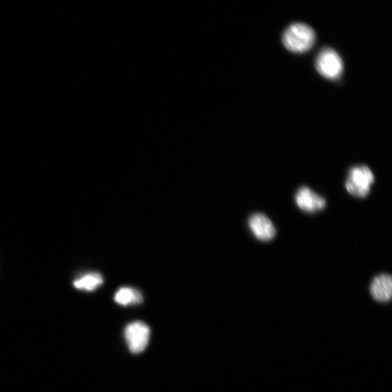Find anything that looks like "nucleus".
Instances as JSON below:
<instances>
[{"label":"nucleus","instance_id":"423d86ee","mask_svg":"<svg viewBox=\"0 0 392 392\" xmlns=\"http://www.w3.org/2000/svg\"><path fill=\"white\" fill-rule=\"evenodd\" d=\"M249 225L254 236L260 240L269 241L276 236V229L265 214H253L249 218Z\"/></svg>","mask_w":392,"mask_h":392},{"label":"nucleus","instance_id":"39448f33","mask_svg":"<svg viewBox=\"0 0 392 392\" xmlns=\"http://www.w3.org/2000/svg\"><path fill=\"white\" fill-rule=\"evenodd\" d=\"M296 203L300 209L309 213L320 211L327 205L325 199L307 187H301L297 192Z\"/></svg>","mask_w":392,"mask_h":392},{"label":"nucleus","instance_id":"20e7f679","mask_svg":"<svg viewBox=\"0 0 392 392\" xmlns=\"http://www.w3.org/2000/svg\"><path fill=\"white\" fill-rule=\"evenodd\" d=\"M125 334L130 350L134 354H139L149 342L151 331L146 324L138 321L129 324Z\"/></svg>","mask_w":392,"mask_h":392},{"label":"nucleus","instance_id":"0eeeda50","mask_svg":"<svg viewBox=\"0 0 392 392\" xmlns=\"http://www.w3.org/2000/svg\"><path fill=\"white\" fill-rule=\"evenodd\" d=\"M370 291L373 299L380 302H389L392 296V278L387 274L376 276L372 281Z\"/></svg>","mask_w":392,"mask_h":392},{"label":"nucleus","instance_id":"6e6552de","mask_svg":"<svg viewBox=\"0 0 392 392\" xmlns=\"http://www.w3.org/2000/svg\"><path fill=\"white\" fill-rule=\"evenodd\" d=\"M115 302L123 306L140 304L143 301V296L137 289L124 287L120 289L114 296Z\"/></svg>","mask_w":392,"mask_h":392},{"label":"nucleus","instance_id":"1a4fd4ad","mask_svg":"<svg viewBox=\"0 0 392 392\" xmlns=\"http://www.w3.org/2000/svg\"><path fill=\"white\" fill-rule=\"evenodd\" d=\"M103 278L99 274H90L74 282L75 288L81 290L92 291L102 285Z\"/></svg>","mask_w":392,"mask_h":392},{"label":"nucleus","instance_id":"f257e3e1","mask_svg":"<svg viewBox=\"0 0 392 392\" xmlns=\"http://www.w3.org/2000/svg\"><path fill=\"white\" fill-rule=\"evenodd\" d=\"M316 40L315 31L309 25L302 23L291 25L282 35L284 46L295 53L308 51L313 48Z\"/></svg>","mask_w":392,"mask_h":392},{"label":"nucleus","instance_id":"f03ea898","mask_svg":"<svg viewBox=\"0 0 392 392\" xmlns=\"http://www.w3.org/2000/svg\"><path fill=\"white\" fill-rule=\"evenodd\" d=\"M374 180V175L367 166H358L350 169L345 186L351 195L364 198L369 194Z\"/></svg>","mask_w":392,"mask_h":392},{"label":"nucleus","instance_id":"7ed1b4c3","mask_svg":"<svg viewBox=\"0 0 392 392\" xmlns=\"http://www.w3.org/2000/svg\"><path fill=\"white\" fill-rule=\"evenodd\" d=\"M316 70L324 77L338 79L342 76L344 64L339 54L331 48L320 51L316 59Z\"/></svg>","mask_w":392,"mask_h":392}]
</instances>
